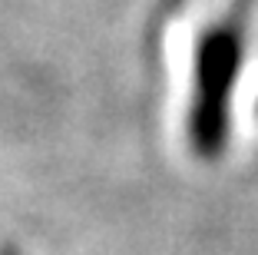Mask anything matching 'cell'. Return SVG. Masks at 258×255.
Listing matches in <instances>:
<instances>
[{
  "label": "cell",
  "mask_w": 258,
  "mask_h": 255,
  "mask_svg": "<svg viewBox=\"0 0 258 255\" xmlns=\"http://www.w3.org/2000/svg\"><path fill=\"white\" fill-rule=\"evenodd\" d=\"M242 63V40L235 27H212L199 40L196 93H192L189 136L199 156L215 159L228 139V110Z\"/></svg>",
  "instance_id": "6da1fadb"
}]
</instances>
